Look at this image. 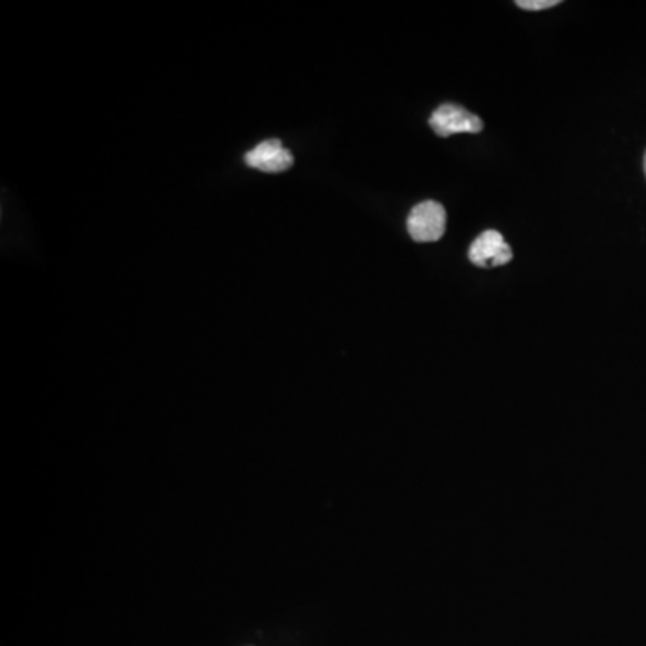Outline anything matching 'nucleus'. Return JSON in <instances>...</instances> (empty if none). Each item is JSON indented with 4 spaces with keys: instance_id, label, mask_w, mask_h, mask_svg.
<instances>
[{
    "instance_id": "nucleus-5",
    "label": "nucleus",
    "mask_w": 646,
    "mask_h": 646,
    "mask_svg": "<svg viewBox=\"0 0 646 646\" xmlns=\"http://www.w3.org/2000/svg\"><path fill=\"white\" fill-rule=\"evenodd\" d=\"M559 4V0H517L516 2V6H519L521 10L528 11L548 10V8Z\"/></svg>"
},
{
    "instance_id": "nucleus-3",
    "label": "nucleus",
    "mask_w": 646,
    "mask_h": 646,
    "mask_svg": "<svg viewBox=\"0 0 646 646\" xmlns=\"http://www.w3.org/2000/svg\"><path fill=\"white\" fill-rule=\"evenodd\" d=\"M469 258L470 263L478 268H493V266L510 263L513 252L505 243L498 230H487L470 244Z\"/></svg>"
},
{
    "instance_id": "nucleus-2",
    "label": "nucleus",
    "mask_w": 646,
    "mask_h": 646,
    "mask_svg": "<svg viewBox=\"0 0 646 646\" xmlns=\"http://www.w3.org/2000/svg\"><path fill=\"white\" fill-rule=\"evenodd\" d=\"M430 126L445 139L456 134H479L484 129V120L465 110L464 106L442 105L431 115Z\"/></svg>"
},
{
    "instance_id": "nucleus-4",
    "label": "nucleus",
    "mask_w": 646,
    "mask_h": 646,
    "mask_svg": "<svg viewBox=\"0 0 646 646\" xmlns=\"http://www.w3.org/2000/svg\"><path fill=\"white\" fill-rule=\"evenodd\" d=\"M248 168L264 172H283L293 166V155L278 139L264 140L244 155Z\"/></svg>"
},
{
    "instance_id": "nucleus-1",
    "label": "nucleus",
    "mask_w": 646,
    "mask_h": 646,
    "mask_svg": "<svg viewBox=\"0 0 646 646\" xmlns=\"http://www.w3.org/2000/svg\"><path fill=\"white\" fill-rule=\"evenodd\" d=\"M445 221L447 215L438 201H422L407 215V232L416 243H435L445 234Z\"/></svg>"
},
{
    "instance_id": "nucleus-6",
    "label": "nucleus",
    "mask_w": 646,
    "mask_h": 646,
    "mask_svg": "<svg viewBox=\"0 0 646 646\" xmlns=\"http://www.w3.org/2000/svg\"><path fill=\"white\" fill-rule=\"evenodd\" d=\"M645 174H646V155H645Z\"/></svg>"
}]
</instances>
